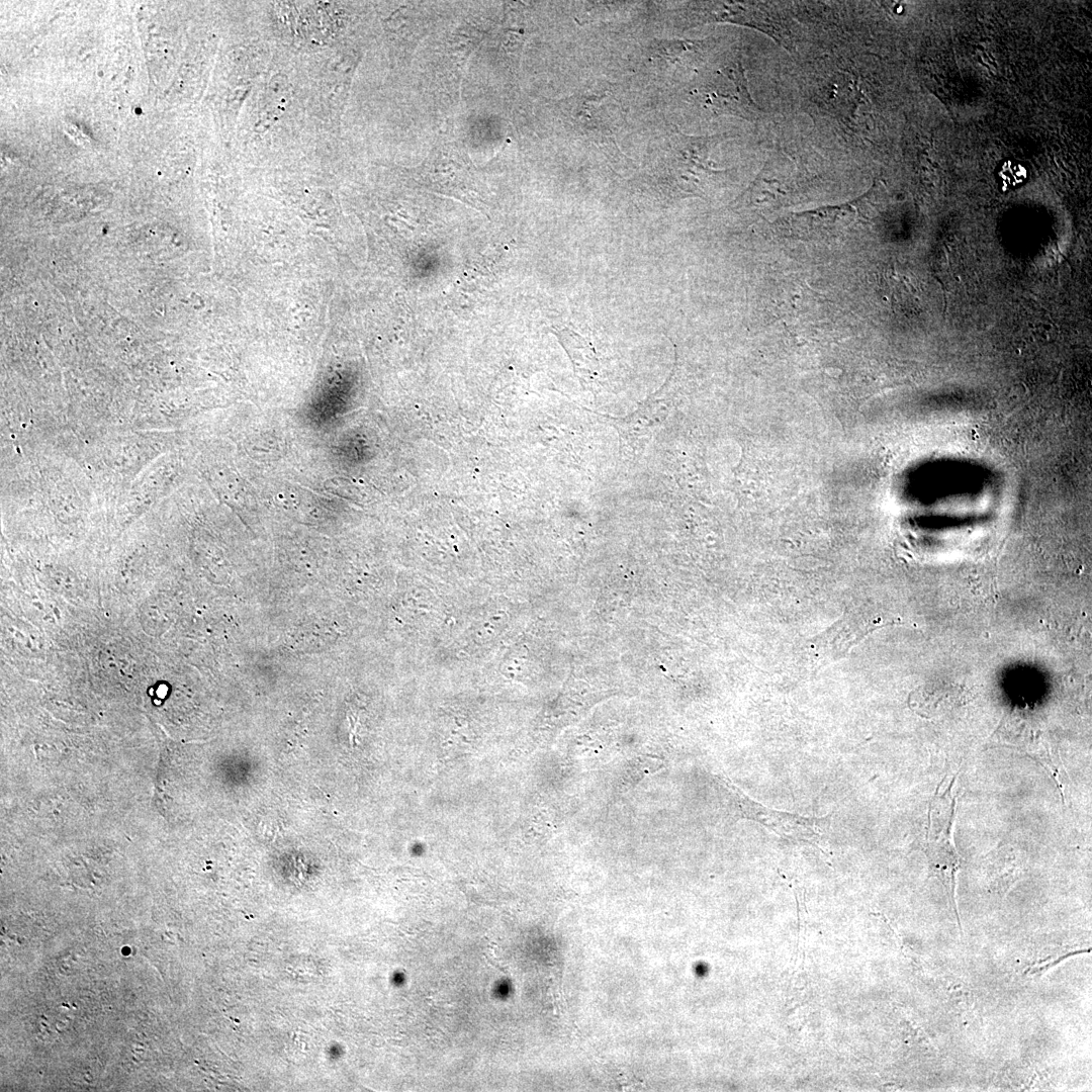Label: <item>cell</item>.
I'll return each instance as SVG.
<instances>
[{
    "instance_id": "6da1fadb",
    "label": "cell",
    "mask_w": 1092,
    "mask_h": 1092,
    "mask_svg": "<svg viewBox=\"0 0 1092 1092\" xmlns=\"http://www.w3.org/2000/svg\"><path fill=\"white\" fill-rule=\"evenodd\" d=\"M711 13L719 21H731L759 29L791 50L789 29L785 27L780 16L761 2H722L716 4Z\"/></svg>"
},
{
    "instance_id": "7a4b0ae2",
    "label": "cell",
    "mask_w": 1092,
    "mask_h": 1092,
    "mask_svg": "<svg viewBox=\"0 0 1092 1092\" xmlns=\"http://www.w3.org/2000/svg\"><path fill=\"white\" fill-rule=\"evenodd\" d=\"M724 82L707 93L709 102L720 113H729L753 120L761 108L751 98L744 69L740 65L724 68L720 72Z\"/></svg>"
},
{
    "instance_id": "3957f363",
    "label": "cell",
    "mask_w": 1092,
    "mask_h": 1092,
    "mask_svg": "<svg viewBox=\"0 0 1092 1092\" xmlns=\"http://www.w3.org/2000/svg\"><path fill=\"white\" fill-rule=\"evenodd\" d=\"M942 990L949 1005L959 1011L970 1010L975 1003L972 989L964 982L948 980L942 984Z\"/></svg>"
}]
</instances>
